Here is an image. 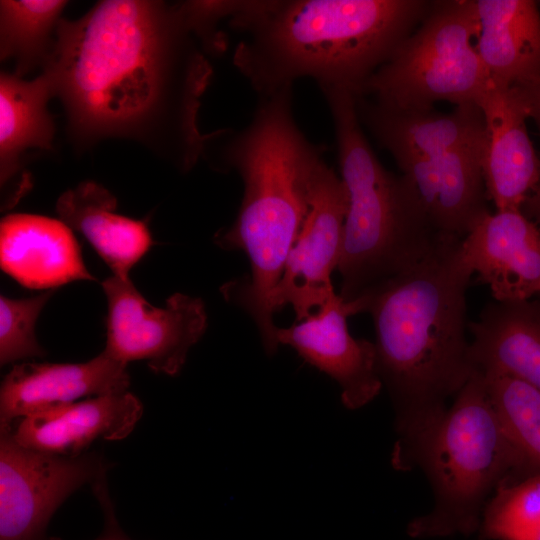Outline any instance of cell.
<instances>
[{"label": "cell", "mask_w": 540, "mask_h": 540, "mask_svg": "<svg viewBox=\"0 0 540 540\" xmlns=\"http://www.w3.org/2000/svg\"><path fill=\"white\" fill-rule=\"evenodd\" d=\"M105 471L96 453L38 451L0 429V540H39L57 508L83 485L104 479Z\"/></svg>", "instance_id": "cell-9"}, {"label": "cell", "mask_w": 540, "mask_h": 540, "mask_svg": "<svg viewBox=\"0 0 540 540\" xmlns=\"http://www.w3.org/2000/svg\"><path fill=\"white\" fill-rule=\"evenodd\" d=\"M432 1L243 0L233 64L258 96L303 78L361 96L368 79L418 26Z\"/></svg>", "instance_id": "cell-4"}, {"label": "cell", "mask_w": 540, "mask_h": 540, "mask_svg": "<svg viewBox=\"0 0 540 540\" xmlns=\"http://www.w3.org/2000/svg\"><path fill=\"white\" fill-rule=\"evenodd\" d=\"M461 238L442 236L418 263L348 302L371 315L377 366L395 409L391 463L409 470L419 445L475 367L466 337V290L473 273Z\"/></svg>", "instance_id": "cell-2"}, {"label": "cell", "mask_w": 540, "mask_h": 540, "mask_svg": "<svg viewBox=\"0 0 540 540\" xmlns=\"http://www.w3.org/2000/svg\"><path fill=\"white\" fill-rule=\"evenodd\" d=\"M116 207V198L94 182L66 191L56 205L61 221L88 240L113 275L129 278L153 242L144 222L116 213Z\"/></svg>", "instance_id": "cell-21"}, {"label": "cell", "mask_w": 540, "mask_h": 540, "mask_svg": "<svg viewBox=\"0 0 540 540\" xmlns=\"http://www.w3.org/2000/svg\"><path fill=\"white\" fill-rule=\"evenodd\" d=\"M54 97L52 84L42 72L25 80L15 73L0 77V174L2 189L12 186L21 169V156L29 149H50L55 128L48 112Z\"/></svg>", "instance_id": "cell-22"}, {"label": "cell", "mask_w": 540, "mask_h": 540, "mask_svg": "<svg viewBox=\"0 0 540 540\" xmlns=\"http://www.w3.org/2000/svg\"><path fill=\"white\" fill-rule=\"evenodd\" d=\"M100 540H124V539H122L120 537H117V536H106V537H104V538H102Z\"/></svg>", "instance_id": "cell-29"}, {"label": "cell", "mask_w": 540, "mask_h": 540, "mask_svg": "<svg viewBox=\"0 0 540 540\" xmlns=\"http://www.w3.org/2000/svg\"><path fill=\"white\" fill-rule=\"evenodd\" d=\"M55 289L26 299L0 297V363L41 357L45 354L35 335V324Z\"/></svg>", "instance_id": "cell-26"}, {"label": "cell", "mask_w": 540, "mask_h": 540, "mask_svg": "<svg viewBox=\"0 0 540 540\" xmlns=\"http://www.w3.org/2000/svg\"><path fill=\"white\" fill-rule=\"evenodd\" d=\"M1 268L21 285L55 289L76 280H95L77 240L61 220L10 214L0 224Z\"/></svg>", "instance_id": "cell-18"}, {"label": "cell", "mask_w": 540, "mask_h": 540, "mask_svg": "<svg viewBox=\"0 0 540 540\" xmlns=\"http://www.w3.org/2000/svg\"><path fill=\"white\" fill-rule=\"evenodd\" d=\"M530 104V118H532L540 132V81L530 88L524 89Z\"/></svg>", "instance_id": "cell-28"}, {"label": "cell", "mask_w": 540, "mask_h": 540, "mask_svg": "<svg viewBox=\"0 0 540 540\" xmlns=\"http://www.w3.org/2000/svg\"><path fill=\"white\" fill-rule=\"evenodd\" d=\"M485 123L481 166L496 211L520 210L540 184V157L527 130L530 104L519 87L490 84L477 104Z\"/></svg>", "instance_id": "cell-12"}, {"label": "cell", "mask_w": 540, "mask_h": 540, "mask_svg": "<svg viewBox=\"0 0 540 540\" xmlns=\"http://www.w3.org/2000/svg\"><path fill=\"white\" fill-rule=\"evenodd\" d=\"M142 404L129 391L86 398L0 426L20 445L79 456L96 440L127 437L142 415Z\"/></svg>", "instance_id": "cell-16"}, {"label": "cell", "mask_w": 540, "mask_h": 540, "mask_svg": "<svg viewBox=\"0 0 540 540\" xmlns=\"http://www.w3.org/2000/svg\"><path fill=\"white\" fill-rule=\"evenodd\" d=\"M209 56L182 2L106 0L61 20L43 73L76 145L134 140L187 172L210 137L198 126Z\"/></svg>", "instance_id": "cell-1"}, {"label": "cell", "mask_w": 540, "mask_h": 540, "mask_svg": "<svg viewBox=\"0 0 540 540\" xmlns=\"http://www.w3.org/2000/svg\"><path fill=\"white\" fill-rule=\"evenodd\" d=\"M476 49L491 84L527 89L540 81V13L532 0H476Z\"/></svg>", "instance_id": "cell-19"}, {"label": "cell", "mask_w": 540, "mask_h": 540, "mask_svg": "<svg viewBox=\"0 0 540 540\" xmlns=\"http://www.w3.org/2000/svg\"><path fill=\"white\" fill-rule=\"evenodd\" d=\"M421 468L434 507L407 528L415 539L470 535L504 482L526 476L497 417L483 373L476 369L414 453L409 470Z\"/></svg>", "instance_id": "cell-6"}, {"label": "cell", "mask_w": 540, "mask_h": 540, "mask_svg": "<svg viewBox=\"0 0 540 540\" xmlns=\"http://www.w3.org/2000/svg\"><path fill=\"white\" fill-rule=\"evenodd\" d=\"M358 117L399 168L461 150L482 148L484 117L476 104L458 105L449 113L394 110L356 96Z\"/></svg>", "instance_id": "cell-14"}, {"label": "cell", "mask_w": 540, "mask_h": 540, "mask_svg": "<svg viewBox=\"0 0 540 540\" xmlns=\"http://www.w3.org/2000/svg\"><path fill=\"white\" fill-rule=\"evenodd\" d=\"M101 285L108 305L104 350L126 365L144 360L156 373L176 375L206 329L203 301L175 293L154 307L130 278L112 275Z\"/></svg>", "instance_id": "cell-8"}, {"label": "cell", "mask_w": 540, "mask_h": 540, "mask_svg": "<svg viewBox=\"0 0 540 540\" xmlns=\"http://www.w3.org/2000/svg\"><path fill=\"white\" fill-rule=\"evenodd\" d=\"M336 140L347 210L338 271L340 297L350 302L418 263L442 237L428 224L402 178L388 171L368 142L356 96L320 89Z\"/></svg>", "instance_id": "cell-5"}, {"label": "cell", "mask_w": 540, "mask_h": 540, "mask_svg": "<svg viewBox=\"0 0 540 540\" xmlns=\"http://www.w3.org/2000/svg\"><path fill=\"white\" fill-rule=\"evenodd\" d=\"M482 148L461 149L400 168L432 230L463 239L488 212Z\"/></svg>", "instance_id": "cell-17"}, {"label": "cell", "mask_w": 540, "mask_h": 540, "mask_svg": "<svg viewBox=\"0 0 540 540\" xmlns=\"http://www.w3.org/2000/svg\"><path fill=\"white\" fill-rule=\"evenodd\" d=\"M219 138L221 146L213 141L218 147L213 164L239 175L243 197L236 219L214 235V242L225 250L244 251L251 267L249 277L220 290L227 301L251 316L265 352L273 355L279 345L269 295L309 212L326 149L300 129L293 110V86L260 96L250 122L238 131L220 130Z\"/></svg>", "instance_id": "cell-3"}, {"label": "cell", "mask_w": 540, "mask_h": 540, "mask_svg": "<svg viewBox=\"0 0 540 540\" xmlns=\"http://www.w3.org/2000/svg\"><path fill=\"white\" fill-rule=\"evenodd\" d=\"M346 210L343 182L325 162L313 183L307 217L269 295L272 315L290 305L299 322L336 295L331 275L342 253Z\"/></svg>", "instance_id": "cell-10"}, {"label": "cell", "mask_w": 540, "mask_h": 540, "mask_svg": "<svg viewBox=\"0 0 540 540\" xmlns=\"http://www.w3.org/2000/svg\"><path fill=\"white\" fill-rule=\"evenodd\" d=\"M461 256L495 301L540 295V231L521 210L485 214L462 239Z\"/></svg>", "instance_id": "cell-13"}, {"label": "cell", "mask_w": 540, "mask_h": 540, "mask_svg": "<svg viewBox=\"0 0 540 540\" xmlns=\"http://www.w3.org/2000/svg\"><path fill=\"white\" fill-rule=\"evenodd\" d=\"M482 373L497 417L524 474L540 473V390L513 377Z\"/></svg>", "instance_id": "cell-24"}, {"label": "cell", "mask_w": 540, "mask_h": 540, "mask_svg": "<svg viewBox=\"0 0 540 540\" xmlns=\"http://www.w3.org/2000/svg\"><path fill=\"white\" fill-rule=\"evenodd\" d=\"M127 365L105 350L83 363H22L4 377L0 426L90 397L128 391Z\"/></svg>", "instance_id": "cell-15"}, {"label": "cell", "mask_w": 540, "mask_h": 540, "mask_svg": "<svg viewBox=\"0 0 540 540\" xmlns=\"http://www.w3.org/2000/svg\"><path fill=\"white\" fill-rule=\"evenodd\" d=\"M67 1L2 0L0 2L1 59L15 62L21 77L44 66L55 42Z\"/></svg>", "instance_id": "cell-23"}, {"label": "cell", "mask_w": 540, "mask_h": 540, "mask_svg": "<svg viewBox=\"0 0 540 540\" xmlns=\"http://www.w3.org/2000/svg\"><path fill=\"white\" fill-rule=\"evenodd\" d=\"M520 210L540 231V184L527 196Z\"/></svg>", "instance_id": "cell-27"}, {"label": "cell", "mask_w": 540, "mask_h": 540, "mask_svg": "<svg viewBox=\"0 0 540 540\" xmlns=\"http://www.w3.org/2000/svg\"><path fill=\"white\" fill-rule=\"evenodd\" d=\"M478 33L476 0L432 1L361 96L394 110L433 109L438 101L477 105L491 84L473 45Z\"/></svg>", "instance_id": "cell-7"}, {"label": "cell", "mask_w": 540, "mask_h": 540, "mask_svg": "<svg viewBox=\"0 0 540 540\" xmlns=\"http://www.w3.org/2000/svg\"><path fill=\"white\" fill-rule=\"evenodd\" d=\"M479 540H540V473L502 483L487 503Z\"/></svg>", "instance_id": "cell-25"}, {"label": "cell", "mask_w": 540, "mask_h": 540, "mask_svg": "<svg viewBox=\"0 0 540 540\" xmlns=\"http://www.w3.org/2000/svg\"><path fill=\"white\" fill-rule=\"evenodd\" d=\"M349 316V304L336 294L306 319L277 327L276 341L292 347L304 361L334 379L343 405L354 410L372 401L383 383L375 344L350 334Z\"/></svg>", "instance_id": "cell-11"}, {"label": "cell", "mask_w": 540, "mask_h": 540, "mask_svg": "<svg viewBox=\"0 0 540 540\" xmlns=\"http://www.w3.org/2000/svg\"><path fill=\"white\" fill-rule=\"evenodd\" d=\"M474 367L540 390V300L492 301L468 324Z\"/></svg>", "instance_id": "cell-20"}]
</instances>
